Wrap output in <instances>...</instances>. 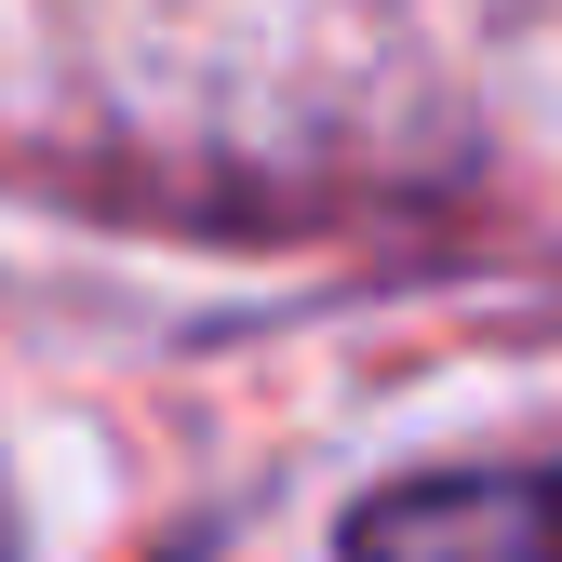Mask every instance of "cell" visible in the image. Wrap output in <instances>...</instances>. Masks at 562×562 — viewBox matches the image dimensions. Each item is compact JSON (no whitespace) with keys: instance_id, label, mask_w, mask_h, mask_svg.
Segmentation results:
<instances>
[{"instance_id":"obj_1","label":"cell","mask_w":562,"mask_h":562,"mask_svg":"<svg viewBox=\"0 0 562 562\" xmlns=\"http://www.w3.org/2000/svg\"><path fill=\"white\" fill-rule=\"evenodd\" d=\"M348 562H562V456L415 469L389 496H362Z\"/></svg>"}]
</instances>
